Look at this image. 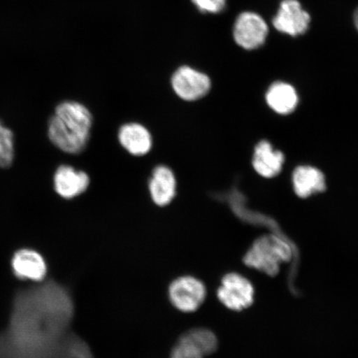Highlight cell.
Returning a JSON list of instances; mask_svg holds the SVG:
<instances>
[{
  "instance_id": "6da1fadb",
  "label": "cell",
  "mask_w": 358,
  "mask_h": 358,
  "mask_svg": "<svg viewBox=\"0 0 358 358\" xmlns=\"http://www.w3.org/2000/svg\"><path fill=\"white\" fill-rule=\"evenodd\" d=\"M73 307L55 282L20 291L10 328L0 334V358H64Z\"/></svg>"
},
{
  "instance_id": "7a4b0ae2",
  "label": "cell",
  "mask_w": 358,
  "mask_h": 358,
  "mask_svg": "<svg viewBox=\"0 0 358 358\" xmlns=\"http://www.w3.org/2000/svg\"><path fill=\"white\" fill-rule=\"evenodd\" d=\"M92 120L91 112L80 103L62 102L49 120V140L65 153L79 154L87 147Z\"/></svg>"
},
{
  "instance_id": "3957f363",
  "label": "cell",
  "mask_w": 358,
  "mask_h": 358,
  "mask_svg": "<svg viewBox=\"0 0 358 358\" xmlns=\"http://www.w3.org/2000/svg\"><path fill=\"white\" fill-rule=\"evenodd\" d=\"M292 256V248L287 241L278 235H268L255 241L246 253L244 262L246 266L275 276L278 274L281 264L289 262Z\"/></svg>"
},
{
  "instance_id": "277c9868",
  "label": "cell",
  "mask_w": 358,
  "mask_h": 358,
  "mask_svg": "<svg viewBox=\"0 0 358 358\" xmlns=\"http://www.w3.org/2000/svg\"><path fill=\"white\" fill-rule=\"evenodd\" d=\"M207 296L205 285L195 277L185 275L174 280L169 285L170 302L178 310L192 313L198 310Z\"/></svg>"
},
{
  "instance_id": "5b68a950",
  "label": "cell",
  "mask_w": 358,
  "mask_h": 358,
  "mask_svg": "<svg viewBox=\"0 0 358 358\" xmlns=\"http://www.w3.org/2000/svg\"><path fill=\"white\" fill-rule=\"evenodd\" d=\"M217 297L229 310L241 311L252 306L254 288L252 283L243 275L230 273L224 276L217 291Z\"/></svg>"
},
{
  "instance_id": "8992f818",
  "label": "cell",
  "mask_w": 358,
  "mask_h": 358,
  "mask_svg": "<svg viewBox=\"0 0 358 358\" xmlns=\"http://www.w3.org/2000/svg\"><path fill=\"white\" fill-rule=\"evenodd\" d=\"M171 83L177 96L187 101L201 99L211 89V80L208 76L189 66L179 67L173 75Z\"/></svg>"
},
{
  "instance_id": "52a82bcc",
  "label": "cell",
  "mask_w": 358,
  "mask_h": 358,
  "mask_svg": "<svg viewBox=\"0 0 358 358\" xmlns=\"http://www.w3.org/2000/svg\"><path fill=\"white\" fill-rule=\"evenodd\" d=\"M268 32L266 22L256 13H241L235 22V41L246 50L262 47L266 42Z\"/></svg>"
},
{
  "instance_id": "ba28073f",
  "label": "cell",
  "mask_w": 358,
  "mask_h": 358,
  "mask_svg": "<svg viewBox=\"0 0 358 358\" xmlns=\"http://www.w3.org/2000/svg\"><path fill=\"white\" fill-rule=\"evenodd\" d=\"M310 20L298 0H283L273 24L280 32L296 37L307 32Z\"/></svg>"
},
{
  "instance_id": "9c48e42d",
  "label": "cell",
  "mask_w": 358,
  "mask_h": 358,
  "mask_svg": "<svg viewBox=\"0 0 358 358\" xmlns=\"http://www.w3.org/2000/svg\"><path fill=\"white\" fill-rule=\"evenodd\" d=\"M53 181L57 194L66 199L83 194L90 185V178L86 173L78 171L69 165H62L57 169Z\"/></svg>"
},
{
  "instance_id": "30bf717a",
  "label": "cell",
  "mask_w": 358,
  "mask_h": 358,
  "mask_svg": "<svg viewBox=\"0 0 358 358\" xmlns=\"http://www.w3.org/2000/svg\"><path fill=\"white\" fill-rule=\"evenodd\" d=\"M12 267L17 277L22 280L41 281L47 275V264L38 252L24 249L17 252L12 259Z\"/></svg>"
},
{
  "instance_id": "8fae6325",
  "label": "cell",
  "mask_w": 358,
  "mask_h": 358,
  "mask_svg": "<svg viewBox=\"0 0 358 358\" xmlns=\"http://www.w3.org/2000/svg\"><path fill=\"white\" fill-rule=\"evenodd\" d=\"M150 194L156 205H169L176 194V178L166 166L156 167L149 183Z\"/></svg>"
},
{
  "instance_id": "7c38bea8",
  "label": "cell",
  "mask_w": 358,
  "mask_h": 358,
  "mask_svg": "<svg viewBox=\"0 0 358 358\" xmlns=\"http://www.w3.org/2000/svg\"><path fill=\"white\" fill-rule=\"evenodd\" d=\"M285 162V156L282 152L275 150L268 141L259 143L255 149L253 167L259 176L271 178L280 173Z\"/></svg>"
},
{
  "instance_id": "4fadbf2b",
  "label": "cell",
  "mask_w": 358,
  "mask_h": 358,
  "mask_svg": "<svg viewBox=\"0 0 358 358\" xmlns=\"http://www.w3.org/2000/svg\"><path fill=\"white\" fill-rule=\"evenodd\" d=\"M119 141L125 150L134 156L149 153L152 148V136L142 124L129 123L120 129Z\"/></svg>"
},
{
  "instance_id": "5bb4252c",
  "label": "cell",
  "mask_w": 358,
  "mask_h": 358,
  "mask_svg": "<svg viewBox=\"0 0 358 358\" xmlns=\"http://www.w3.org/2000/svg\"><path fill=\"white\" fill-rule=\"evenodd\" d=\"M293 185L299 198L306 199L316 192L326 189L325 177L320 170L310 166H301L294 170Z\"/></svg>"
},
{
  "instance_id": "9a60e30c",
  "label": "cell",
  "mask_w": 358,
  "mask_h": 358,
  "mask_svg": "<svg viewBox=\"0 0 358 358\" xmlns=\"http://www.w3.org/2000/svg\"><path fill=\"white\" fill-rule=\"evenodd\" d=\"M266 101L276 113L287 115L296 108L299 98L292 86L285 83H276L268 90Z\"/></svg>"
},
{
  "instance_id": "2e32d148",
  "label": "cell",
  "mask_w": 358,
  "mask_h": 358,
  "mask_svg": "<svg viewBox=\"0 0 358 358\" xmlns=\"http://www.w3.org/2000/svg\"><path fill=\"white\" fill-rule=\"evenodd\" d=\"M179 339L199 349L207 356L212 355L217 350L218 340L217 336L212 331L207 329H192L183 334Z\"/></svg>"
},
{
  "instance_id": "e0dca14e",
  "label": "cell",
  "mask_w": 358,
  "mask_h": 358,
  "mask_svg": "<svg viewBox=\"0 0 358 358\" xmlns=\"http://www.w3.org/2000/svg\"><path fill=\"white\" fill-rule=\"evenodd\" d=\"M15 159V141L10 129L0 122V168H10Z\"/></svg>"
},
{
  "instance_id": "ac0fdd59",
  "label": "cell",
  "mask_w": 358,
  "mask_h": 358,
  "mask_svg": "<svg viewBox=\"0 0 358 358\" xmlns=\"http://www.w3.org/2000/svg\"><path fill=\"white\" fill-rule=\"evenodd\" d=\"M206 357L208 356L199 349L179 339L176 346L173 349L170 358H206Z\"/></svg>"
},
{
  "instance_id": "d6986e66",
  "label": "cell",
  "mask_w": 358,
  "mask_h": 358,
  "mask_svg": "<svg viewBox=\"0 0 358 358\" xmlns=\"http://www.w3.org/2000/svg\"><path fill=\"white\" fill-rule=\"evenodd\" d=\"M198 10L203 13H219L226 7L227 0H191Z\"/></svg>"
},
{
  "instance_id": "ffe728a7",
  "label": "cell",
  "mask_w": 358,
  "mask_h": 358,
  "mask_svg": "<svg viewBox=\"0 0 358 358\" xmlns=\"http://www.w3.org/2000/svg\"><path fill=\"white\" fill-rule=\"evenodd\" d=\"M355 24L357 29L358 30V8H357V10L355 13Z\"/></svg>"
}]
</instances>
